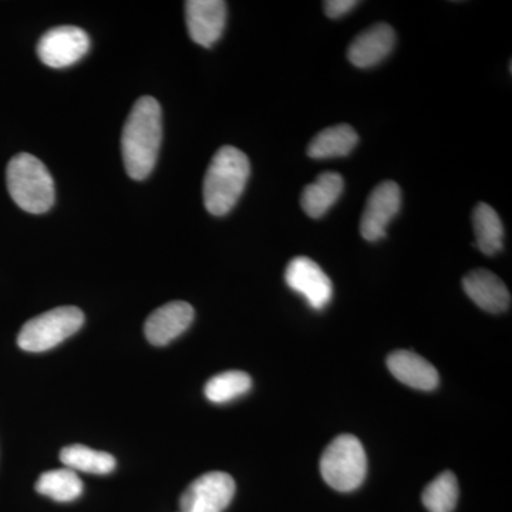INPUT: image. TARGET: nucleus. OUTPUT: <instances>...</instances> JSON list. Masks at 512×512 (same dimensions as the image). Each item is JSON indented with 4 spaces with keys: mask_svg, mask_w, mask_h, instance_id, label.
<instances>
[{
    "mask_svg": "<svg viewBox=\"0 0 512 512\" xmlns=\"http://www.w3.org/2000/svg\"><path fill=\"white\" fill-rule=\"evenodd\" d=\"M251 174L248 157L225 146L215 153L204 178V204L215 217H224L237 205Z\"/></svg>",
    "mask_w": 512,
    "mask_h": 512,
    "instance_id": "2",
    "label": "nucleus"
},
{
    "mask_svg": "<svg viewBox=\"0 0 512 512\" xmlns=\"http://www.w3.org/2000/svg\"><path fill=\"white\" fill-rule=\"evenodd\" d=\"M185 20L192 42L210 49L220 40L227 23V3L222 0H190Z\"/></svg>",
    "mask_w": 512,
    "mask_h": 512,
    "instance_id": "10",
    "label": "nucleus"
},
{
    "mask_svg": "<svg viewBox=\"0 0 512 512\" xmlns=\"http://www.w3.org/2000/svg\"><path fill=\"white\" fill-rule=\"evenodd\" d=\"M163 140V116L154 97H140L131 109L121 136L124 167L133 180H144L156 167Z\"/></svg>",
    "mask_w": 512,
    "mask_h": 512,
    "instance_id": "1",
    "label": "nucleus"
},
{
    "mask_svg": "<svg viewBox=\"0 0 512 512\" xmlns=\"http://www.w3.org/2000/svg\"><path fill=\"white\" fill-rule=\"evenodd\" d=\"M468 298L488 313H503L511 306V293L504 282L487 269H474L463 279Z\"/></svg>",
    "mask_w": 512,
    "mask_h": 512,
    "instance_id": "13",
    "label": "nucleus"
},
{
    "mask_svg": "<svg viewBox=\"0 0 512 512\" xmlns=\"http://www.w3.org/2000/svg\"><path fill=\"white\" fill-rule=\"evenodd\" d=\"M396 45V32L387 23H377L363 30L359 36L350 43L348 59L353 66L359 69H369L382 63Z\"/></svg>",
    "mask_w": 512,
    "mask_h": 512,
    "instance_id": "12",
    "label": "nucleus"
},
{
    "mask_svg": "<svg viewBox=\"0 0 512 512\" xmlns=\"http://www.w3.org/2000/svg\"><path fill=\"white\" fill-rule=\"evenodd\" d=\"M195 312L190 303L174 301L156 309L146 320L144 333L151 345L165 346L190 328Z\"/></svg>",
    "mask_w": 512,
    "mask_h": 512,
    "instance_id": "11",
    "label": "nucleus"
},
{
    "mask_svg": "<svg viewBox=\"0 0 512 512\" xmlns=\"http://www.w3.org/2000/svg\"><path fill=\"white\" fill-rule=\"evenodd\" d=\"M35 488L37 493L52 498L57 503H70L83 494L84 485L76 471L64 467L43 473L36 481Z\"/></svg>",
    "mask_w": 512,
    "mask_h": 512,
    "instance_id": "19",
    "label": "nucleus"
},
{
    "mask_svg": "<svg viewBox=\"0 0 512 512\" xmlns=\"http://www.w3.org/2000/svg\"><path fill=\"white\" fill-rule=\"evenodd\" d=\"M90 49V37L76 26L50 29L37 43V56L52 69H64L79 62Z\"/></svg>",
    "mask_w": 512,
    "mask_h": 512,
    "instance_id": "7",
    "label": "nucleus"
},
{
    "mask_svg": "<svg viewBox=\"0 0 512 512\" xmlns=\"http://www.w3.org/2000/svg\"><path fill=\"white\" fill-rule=\"evenodd\" d=\"M359 5L357 0H328L323 3V10L330 19H339L348 15L356 6Z\"/></svg>",
    "mask_w": 512,
    "mask_h": 512,
    "instance_id": "22",
    "label": "nucleus"
},
{
    "mask_svg": "<svg viewBox=\"0 0 512 512\" xmlns=\"http://www.w3.org/2000/svg\"><path fill=\"white\" fill-rule=\"evenodd\" d=\"M252 387V379L248 373L239 370H229L212 377L205 384V397L212 403L222 404L232 402L247 394Z\"/></svg>",
    "mask_w": 512,
    "mask_h": 512,
    "instance_id": "20",
    "label": "nucleus"
},
{
    "mask_svg": "<svg viewBox=\"0 0 512 512\" xmlns=\"http://www.w3.org/2000/svg\"><path fill=\"white\" fill-rule=\"evenodd\" d=\"M6 183L12 200L29 214H45L55 204V181L32 154L20 153L9 161Z\"/></svg>",
    "mask_w": 512,
    "mask_h": 512,
    "instance_id": "3",
    "label": "nucleus"
},
{
    "mask_svg": "<svg viewBox=\"0 0 512 512\" xmlns=\"http://www.w3.org/2000/svg\"><path fill=\"white\" fill-rule=\"evenodd\" d=\"M402 208V190L394 181H384L370 192L360 220V234L369 242L386 237V229Z\"/></svg>",
    "mask_w": 512,
    "mask_h": 512,
    "instance_id": "8",
    "label": "nucleus"
},
{
    "mask_svg": "<svg viewBox=\"0 0 512 512\" xmlns=\"http://www.w3.org/2000/svg\"><path fill=\"white\" fill-rule=\"evenodd\" d=\"M345 188L342 175L323 173L315 183L306 185L301 195V207L308 217L319 220L338 202Z\"/></svg>",
    "mask_w": 512,
    "mask_h": 512,
    "instance_id": "15",
    "label": "nucleus"
},
{
    "mask_svg": "<svg viewBox=\"0 0 512 512\" xmlns=\"http://www.w3.org/2000/svg\"><path fill=\"white\" fill-rule=\"evenodd\" d=\"M84 313L76 306H60L28 320L20 329L19 348L40 353L56 348L82 329Z\"/></svg>",
    "mask_w": 512,
    "mask_h": 512,
    "instance_id": "5",
    "label": "nucleus"
},
{
    "mask_svg": "<svg viewBox=\"0 0 512 512\" xmlns=\"http://www.w3.org/2000/svg\"><path fill=\"white\" fill-rule=\"evenodd\" d=\"M285 281L316 311H322L332 301L333 285L329 276L308 256H296L285 271Z\"/></svg>",
    "mask_w": 512,
    "mask_h": 512,
    "instance_id": "9",
    "label": "nucleus"
},
{
    "mask_svg": "<svg viewBox=\"0 0 512 512\" xmlns=\"http://www.w3.org/2000/svg\"><path fill=\"white\" fill-rule=\"evenodd\" d=\"M476 244L483 254L497 255L504 248V225L500 215L490 205L480 202L473 212Z\"/></svg>",
    "mask_w": 512,
    "mask_h": 512,
    "instance_id": "17",
    "label": "nucleus"
},
{
    "mask_svg": "<svg viewBox=\"0 0 512 512\" xmlns=\"http://www.w3.org/2000/svg\"><path fill=\"white\" fill-rule=\"evenodd\" d=\"M320 473L340 493L359 488L367 474V457L360 440L352 434L336 437L323 451Z\"/></svg>",
    "mask_w": 512,
    "mask_h": 512,
    "instance_id": "4",
    "label": "nucleus"
},
{
    "mask_svg": "<svg viewBox=\"0 0 512 512\" xmlns=\"http://www.w3.org/2000/svg\"><path fill=\"white\" fill-rule=\"evenodd\" d=\"M458 495L460 488L456 476L451 471H444L427 484L421 500L430 512H453L457 507Z\"/></svg>",
    "mask_w": 512,
    "mask_h": 512,
    "instance_id": "21",
    "label": "nucleus"
},
{
    "mask_svg": "<svg viewBox=\"0 0 512 512\" xmlns=\"http://www.w3.org/2000/svg\"><path fill=\"white\" fill-rule=\"evenodd\" d=\"M359 143L355 128L349 124H339L325 128L313 138L308 147V156L315 160L346 157Z\"/></svg>",
    "mask_w": 512,
    "mask_h": 512,
    "instance_id": "16",
    "label": "nucleus"
},
{
    "mask_svg": "<svg viewBox=\"0 0 512 512\" xmlns=\"http://www.w3.org/2000/svg\"><path fill=\"white\" fill-rule=\"evenodd\" d=\"M234 495V478L222 471H211L188 485L181 495L180 512H224Z\"/></svg>",
    "mask_w": 512,
    "mask_h": 512,
    "instance_id": "6",
    "label": "nucleus"
},
{
    "mask_svg": "<svg viewBox=\"0 0 512 512\" xmlns=\"http://www.w3.org/2000/svg\"><path fill=\"white\" fill-rule=\"evenodd\" d=\"M59 457L64 467L73 471L97 474V476L110 474L117 466L116 458L111 454L106 453V451L93 450V448L83 446V444L64 447L60 451Z\"/></svg>",
    "mask_w": 512,
    "mask_h": 512,
    "instance_id": "18",
    "label": "nucleus"
},
{
    "mask_svg": "<svg viewBox=\"0 0 512 512\" xmlns=\"http://www.w3.org/2000/svg\"><path fill=\"white\" fill-rule=\"evenodd\" d=\"M387 367L399 382L413 389L430 392L439 386L440 377L436 367L431 365L429 360L410 350H396L390 353L387 357Z\"/></svg>",
    "mask_w": 512,
    "mask_h": 512,
    "instance_id": "14",
    "label": "nucleus"
}]
</instances>
